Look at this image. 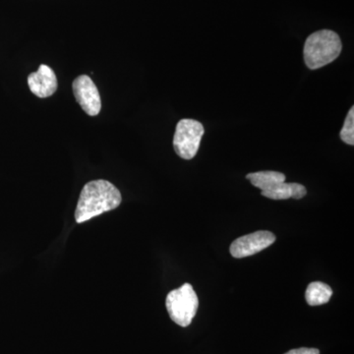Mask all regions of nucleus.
Returning a JSON list of instances; mask_svg holds the SVG:
<instances>
[{
    "label": "nucleus",
    "mask_w": 354,
    "mask_h": 354,
    "mask_svg": "<svg viewBox=\"0 0 354 354\" xmlns=\"http://www.w3.org/2000/svg\"><path fill=\"white\" fill-rule=\"evenodd\" d=\"M28 85L32 94L37 97L41 99L48 97L57 92V75L48 65L41 64L38 71L28 76Z\"/></svg>",
    "instance_id": "0eeeda50"
},
{
    "label": "nucleus",
    "mask_w": 354,
    "mask_h": 354,
    "mask_svg": "<svg viewBox=\"0 0 354 354\" xmlns=\"http://www.w3.org/2000/svg\"><path fill=\"white\" fill-rule=\"evenodd\" d=\"M274 241H276V236L274 234L266 230H260V232L244 235L235 239L230 245V254L232 257L237 259L249 257L271 246Z\"/></svg>",
    "instance_id": "423d86ee"
},
{
    "label": "nucleus",
    "mask_w": 354,
    "mask_h": 354,
    "mask_svg": "<svg viewBox=\"0 0 354 354\" xmlns=\"http://www.w3.org/2000/svg\"><path fill=\"white\" fill-rule=\"evenodd\" d=\"M306 188L298 183H279L272 189L262 191V196L272 200L301 199L306 195Z\"/></svg>",
    "instance_id": "6e6552de"
},
{
    "label": "nucleus",
    "mask_w": 354,
    "mask_h": 354,
    "mask_svg": "<svg viewBox=\"0 0 354 354\" xmlns=\"http://www.w3.org/2000/svg\"><path fill=\"white\" fill-rule=\"evenodd\" d=\"M247 179L252 185L259 188L261 191L272 189L279 183H285L286 176L278 171H258L247 174Z\"/></svg>",
    "instance_id": "1a4fd4ad"
},
{
    "label": "nucleus",
    "mask_w": 354,
    "mask_h": 354,
    "mask_svg": "<svg viewBox=\"0 0 354 354\" xmlns=\"http://www.w3.org/2000/svg\"><path fill=\"white\" fill-rule=\"evenodd\" d=\"M333 295L332 288L321 281H314L307 288L305 298L310 306H319L328 304Z\"/></svg>",
    "instance_id": "9d476101"
},
{
    "label": "nucleus",
    "mask_w": 354,
    "mask_h": 354,
    "mask_svg": "<svg viewBox=\"0 0 354 354\" xmlns=\"http://www.w3.org/2000/svg\"><path fill=\"white\" fill-rule=\"evenodd\" d=\"M342 44L339 35L330 30H321L310 35L304 44V62L309 69L322 68L341 55Z\"/></svg>",
    "instance_id": "f03ea898"
},
{
    "label": "nucleus",
    "mask_w": 354,
    "mask_h": 354,
    "mask_svg": "<svg viewBox=\"0 0 354 354\" xmlns=\"http://www.w3.org/2000/svg\"><path fill=\"white\" fill-rule=\"evenodd\" d=\"M122 197L113 183L104 179L90 181L80 193L75 211L77 223H85L120 207Z\"/></svg>",
    "instance_id": "f257e3e1"
},
{
    "label": "nucleus",
    "mask_w": 354,
    "mask_h": 354,
    "mask_svg": "<svg viewBox=\"0 0 354 354\" xmlns=\"http://www.w3.org/2000/svg\"><path fill=\"white\" fill-rule=\"evenodd\" d=\"M341 138L348 145H354V109H349L341 131Z\"/></svg>",
    "instance_id": "9b49d317"
},
{
    "label": "nucleus",
    "mask_w": 354,
    "mask_h": 354,
    "mask_svg": "<svg viewBox=\"0 0 354 354\" xmlns=\"http://www.w3.org/2000/svg\"><path fill=\"white\" fill-rule=\"evenodd\" d=\"M285 354H320V351L317 348H301L292 349Z\"/></svg>",
    "instance_id": "f8f14e48"
},
{
    "label": "nucleus",
    "mask_w": 354,
    "mask_h": 354,
    "mask_svg": "<svg viewBox=\"0 0 354 354\" xmlns=\"http://www.w3.org/2000/svg\"><path fill=\"white\" fill-rule=\"evenodd\" d=\"M76 101L88 115L95 116L102 109V100L97 86L87 75L77 77L72 84Z\"/></svg>",
    "instance_id": "39448f33"
},
{
    "label": "nucleus",
    "mask_w": 354,
    "mask_h": 354,
    "mask_svg": "<svg viewBox=\"0 0 354 354\" xmlns=\"http://www.w3.org/2000/svg\"><path fill=\"white\" fill-rule=\"evenodd\" d=\"M165 305L171 320L185 328L190 325L196 315L199 299L193 286L190 283H184L167 295Z\"/></svg>",
    "instance_id": "7ed1b4c3"
},
{
    "label": "nucleus",
    "mask_w": 354,
    "mask_h": 354,
    "mask_svg": "<svg viewBox=\"0 0 354 354\" xmlns=\"http://www.w3.org/2000/svg\"><path fill=\"white\" fill-rule=\"evenodd\" d=\"M203 135L204 127L201 122L190 118L181 120L177 123L174 133V151L184 160H191L196 156L199 150Z\"/></svg>",
    "instance_id": "20e7f679"
}]
</instances>
